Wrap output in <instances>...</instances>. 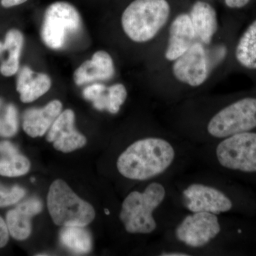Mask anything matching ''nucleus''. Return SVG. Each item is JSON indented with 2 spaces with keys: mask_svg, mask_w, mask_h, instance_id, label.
Segmentation results:
<instances>
[{
  "mask_svg": "<svg viewBox=\"0 0 256 256\" xmlns=\"http://www.w3.org/2000/svg\"><path fill=\"white\" fill-rule=\"evenodd\" d=\"M196 156V146L178 133L160 129L130 144L118 158L121 176L133 181L174 178Z\"/></svg>",
  "mask_w": 256,
  "mask_h": 256,
  "instance_id": "f257e3e1",
  "label": "nucleus"
},
{
  "mask_svg": "<svg viewBox=\"0 0 256 256\" xmlns=\"http://www.w3.org/2000/svg\"><path fill=\"white\" fill-rule=\"evenodd\" d=\"M173 178L153 180L142 191H132L124 198L119 218L127 233L133 235L163 234L184 210L174 196Z\"/></svg>",
  "mask_w": 256,
  "mask_h": 256,
  "instance_id": "f03ea898",
  "label": "nucleus"
},
{
  "mask_svg": "<svg viewBox=\"0 0 256 256\" xmlns=\"http://www.w3.org/2000/svg\"><path fill=\"white\" fill-rule=\"evenodd\" d=\"M256 128V98H244L215 109L181 134L194 146L220 140Z\"/></svg>",
  "mask_w": 256,
  "mask_h": 256,
  "instance_id": "7ed1b4c3",
  "label": "nucleus"
},
{
  "mask_svg": "<svg viewBox=\"0 0 256 256\" xmlns=\"http://www.w3.org/2000/svg\"><path fill=\"white\" fill-rule=\"evenodd\" d=\"M180 0H132L122 11L120 26L128 40L138 44L160 36L176 14Z\"/></svg>",
  "mask_w": 256,
  "mask_h": 256,
  "instance_id": "20e7f679",
  "label": "nucleus"
},
{
  "mask_svg": "<svg viewBox=\"0 0 256 256\" xmlns=\"http://www.w3.org/2000/svg\"><path fill=\"white\" fill-rule=\"evenodd\" d=\"M196 156L213 171L256 173V132L238 133L196 146Z\"/></svg>",
  "mask_w": 256,
  "mask_h": 256,
  "instance_id": "39448f33",
  "label": "nucleus"
},
{
  "mask_svg": "<svg viewBox=\"0 0 256 256\" xmlns=\"http://www.w3.org/2000/svg\"><path fill=\"white\" fill-rule=\"evenodd\" d=\"M82 28V15L78 9L68 2L57 1L45 10L40 34L45 46L58 50L78 36Z\"/></svg>",
  "mask_w": 256,
  "mask_h": 256,
  "instance_id": "423d86ee",
  "label": "nucleus"
},
{
  "mask_svg": "<svg viewBox=\"0 0 256 256\" xmlns=\"http://www.w3.org/2000/svg\"><path fill=\"white\" fill-rule=\"evenodd\" d=\"M47 206L53 222L62 226L85 227L96 216L94 207L76 194L62 180L50 184Z\"/></svg>",
  "mask_w": 256,
  "mask_h": 256,
  "instance_id": "0eeeda50",
  "label": "nucleus"
},
{
  "mask_svg": "<svg viewBox=\"0 0 256 256\" xmlns=\"http://www.w3.org/2000/svg\"><path fill=\"white\" fill-rule=\"evenodd\" d=\"M208 47L196 40L188 52L172 62V74L178 84L190 88L204 85L212 68Z\"/></svg>",
  "mask_w": 256,
  "mask_h": 256,
  "instance_id": "6e6552de",
  "label": "nucleus"
},
{
  "mask_svg": "<svg viewBox=\"0 0 256 256\" xmlns=\"http://www.w3.org/2000/svg\"><path fill=\"white\" fill-rule=\"evenodd\" d=\"M194 30L188 11L174 15L168 28V38L164 50V60L174 62L188 52L196 41Z\"/></svg>",
  "mask_w": 256,
  "mask_h": 256,
  "instance_id": "1a4fd4ad",
  "label": "nucleus"
},
{
  "mask_svg": "<svg viewBox=\"0 0 256 256\" xmlns=\"http://www.w3.org/2000/svg\"><path fill=\"white\" fill-rule=\"evenodd\" d=\"M46 140L62 152L76 150L86 144L85 136L76 130L75 114L70 109L60 112L50 128Z\"/></svg>",
  "mask_w": 256,
  "mask_h": 256,
  "instance_id": "9d476101",
  "label": "nucleus"
},
{
  "mask_svg": "<svg viewBox=\"0 0 256 256\" xmlns=\"http://www.w3.org/2000/svg\"><path fill=\"white\" fill-rule=\"evenodd\" d=\"M116 74L114 58L108 52L100 50L92 58L82 62L74 73V82L78 86L111 80Z\"/></svg>",
  "mask_w": 256,
  "mask_h": 256,
  "instance_id": "9b49d317",
  "label": "nucleus"
},
{
  "mask_svg": "<svg viewBox=\"0 0 256 256\" xmlns=\"http://www.w3.org/2000/svg\"><path fill=\"white\" fill-rule=\"evenodd\" d=\"M196 41L210 46L218 30V16L215 6L208 0H196L188 10Z\"/></svg>",
  "mask_w": 256,
  "mask_h": 256,
  "instance_id": "f8f14e48",
  "label": "nucleus"
},
{
  "mask_svg": "<svg viewBox=\"0 0 256 256\" xmlns=\"http://www.w3.org/2000/svg\"><path fill=\"white\" fill-rule=\"evenodd\" d=\"M42 202L32 198L20 204L6 214V223L10 235L18 240H26L32 232L31 218L42 212Z\"/></svg>",
  "mask_w": 256,
  "mask_h": 256,
  "instance_id": "ddd939ff",
  "label": "nucleus"
},
{
  "mask_svg": "<svg viewBox=\"0 0 256 256\" xmlns=\"http://www.w3.org/2000/svg\"><path fill=\"white\" fill-rule=\"evenodd\" d=\"M62 108L60 100H53L44 107L28 109L24 114V130L30 137H42L62 112Z\"/></svg>",
  "mask_w": 256,
  "mask_h": 256,
  "instance_id": "4468645a",
  "label": "nucleus"
},
{
  "mask_svg": "<svg viewBox=\"0 0 256 256\" xmlns=\"http://www.w3.org/2000/svg\"><path fill=\"white\" fill-rule=\"evenodd\" d=\"M52 86V80L48 74L37 73L25 66L18 74L16 88L22 102L30 104L46 94Z\"/></svg>",
  "mask_w": 256,
  "mask_h": 256,
  "instance_id": "2eb2a0df",
  "label": "nucleus"
},
{
  "mask_svg": "<svg viewBox=\"0 0 256 256\" xmlns=\"http://www.w3.org/2000/svg\"><path fill=\"white\" fill-rule=\"evenodd\" d=\"M24 38L18 30H10L5 36L3 43L0 42V54L8 52V56L0 66V73L6 77L12 76L20 70V58Z\"/></svg>",
  "mask_w": 256,
  "mask_h": 256,
  "instance_id": "dca6fc26",
  "label": "nucleus"
},
{
  "mask_svg": "<svg viewBox=\"0 0 256 256\" xmlns=\"http://www.w3.org/2000/svg\"><path fill=\"white\" fill-rule=\"evenodd\" d=\"M0 175L9 178L22 176L30 171V160L18 153V149L11 142H0Z\"/></svg>",
  "mask_w": 256,
  "mask_h": 256,
  "instance_id": "f3484780",
  "label": "nucleus"
},
{
  "mask_svg": "<svg viewBox=\"0 0 256 256\" xmlns=\"http://www.w3.org/2000/svg\"><path fill=\"white\" fill-rule=\"evenodd\" d=\"M236 60L242 66L256 69V20L249 25L238 42L235 50Z\"/></svg>",
  "mask_w": 256,
  "mask_h": 256,
  "instance_id": "a211bd4d",
  "label": "nucleus"
},
{
  "mask_svg": "<svg viewBox=\"0 0 256 256\" xmlns=\"http://www.w3.org/2000/svg\"><path fill=\"white\" fill-rule=\"evenodd\" d=\"M60 240L64 246L75 254H85L92 250V236L84 227L64 226Z\"/></svg>",
  "mask_w": 256,
  "mask_h": 256,
  "instance_id": "6ab92c4d",
  "label": "nucleus"
},
{
  "mask_svg": "<svg viewBox=\"0 0 256 256\" xmlns=\"http://www.w3.org/2000/svg\"><path fill=\"white\" fill-rule=\"evenodd\" d=\"M18 130V110L12 104H4L0 98V136L12 137Z\"/></svg>",
  "mask_w": 256,
  "mask_h": 256,
  "instance_id": "aec40b11",
  "label": "nucleus"
},
{
  "mask_svg": "<svg viewBox=\"0 0 256 256\" xmlns=\"http://www.w3.org/2000/svg\"><path fill=\"white\" fill-rule=\"evenodd\" d=\"M128 90L122 84H114L107 88L106 94V110L111 114H117L126 102Z\"/></svg>",
  "mask_w": 256,
  "mask_h": 256,
  "instance_id": "412c9836",
  "label": "nucleus"
},
{
  "mask_svg": "<svg viewBox=\"0 0 256 256\" xmlns=\"http://www.w3.org/2000/svg\"><path fill=\"white\" fill-rule=\"evenodd\" d=\"M25 195V190L18 186L6 188L0 184V207L10 206L20 201Z\"/></svg>",
  "mask_w": 256,
  "mask_h": 256,
  "instance_id": "4be33fe9",
  "label": "nucleus"
},
{
  "mask_svg": "<svg viewBox=\"0 0 256 256\" xmlns=\"http://www.w3.org/2000/svg\"><path fill=\"white\" fill-rule=\"evenodd\" d=\"M107 88L104 84L100 82H92L90 86H88L82 90V95L85 99L94 102Z\"/></svg>",
  "mask_w": 256,
  "mask_h": 256,
  "instance_id": "5701e85b",
  "label": "nucleus"
},
{
  "mask_svg": "<svg viewBox=\"0 0 256 256\" xmlns=\"http://www.w3.org/2000/svg\"><path fill=\"white\" fill-rule=\"evenodd\" d=\"M9 230H8L6 223H5L4 220L0 217V248L6 246L9 240Z\"/></svg>",
  "mask_w": 256,
  "mask_h": 256,
  "instance_id": "b1692460",
  "label": "nucleus"
},
{
  "mask_svg": "<svg viewBox=\"0 0 256 256\" xmlns=\"http://www.w3.org/2000/svg\"><path fill=\"white\" fill-rule=\"evenodd\" d=\"M250 0H224L226 5L230 9H240L248 4Z\"/></svg>",
  "mask_w": 256,
  "mask_h": 256,
  "instance_id": "393cba45",
  "label": "nucleus"
},
{
  "mask_svg": "<svg viewBox=\"0 0 256 256\" xmlns=\"http://www.w3.org/2000/svg\"><path fill=\"white\" fill-rule=\"evenodd\" d=\"M28 0H1V4L4 8H12L26 2Z\"/></svg>",
  "mask_w": 256,
  "mask_h": 256,
  "instance_id": "a878e982",
  "label": "nucleus"
}]
</instances>
